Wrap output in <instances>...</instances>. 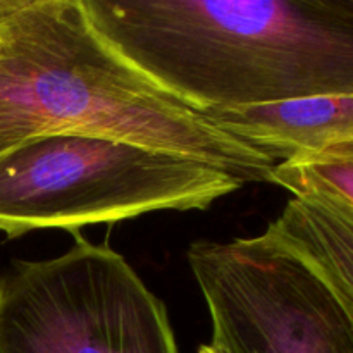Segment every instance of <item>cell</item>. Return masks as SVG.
<instances>
[{
  "instance_id": "277c9868",
  "label": "cell",
  "mask_w": 353,
  "mask_h": 353,
  "mask_svg": "<svg viewBox=\"0 0 353 353\" xmlns=\"http://www.w3.org/2000/svg\"><path fill=\"white\" fill-rule=\"evenodd\" d=\"M0 353H178L168 310L126 259L76 234L0 274Z\"/></svg>"
},
{
  "instance_id": "7a4b0ae2",
  "label": "cell",
  "mask_w": 353,
  "mask_h": 353,
  "mask_svg": "<svg viewBox=\"0 0 353 353\" xmlns=\"http://www.w3.org/2000/svg\"><path fill=\"white\" fill-rule=\"evenodd\" d=\"M100 34L202 112L353 95V0H81Z\"/></svg>"
},
{
  "instance_id": "8992f818",
  "label": "cell",
  "mask_w": 353,
  "mask_h": 353,
  "mask_svg": "<svg viewBox=\"0 0 353 353\" xmlns=\"http://www.w3.org/2000/svg\"><path fill=\"white\" fill-rule=\"evenodd\" d=\"M203 114L278 162L353 145V95L312 97Z\"/></svg>"
},
{
  "instance_id": "52a82bcc",
  "label": "cell",
  "mask_w": 353,
  "mask_h": 353,
  "mask_svg": "<svg viewBox=\"0 0 353 353\" xmlns=\"http://www.w3.org/2000/svg\"><path fill=\"white\" fill-rule=\"evenodd\" d=\"M272 230L302 254L353 314V210L321 196H293Z\"/></svg>"
},
{
  "instance_id": "6da1fadb",
  "label": "cell",
  "mask_w": 353,
  "mask_h": 353,
  "mask_svg": "<svg viewBox=\"0 0 353 353\" xmlns=\"http://www.w3.org/2000/svg\"><path fill=\"white\" fill-rule=\"evenodd\" d=\"M62 133L186 155L241 185L271 183L279 164L124 57L81 0H0V154Z\"/></svg>"
},
{
  "instance_id": "3957f363",
  "label": "cell",
  "mask_w": 353,
  "mask_h": 353,
  "mask_svg": "<svg viewBox=\"0 0 353 353\" xmlns=\"http://www.w3.org/2000/svg\"><path fill=\"white\" fill-rule=\"evenodd\" d=\"M207 162L99 134H45L0 154V233H78L157 210H203L241 188Z\"/></svg>"
},
{
  "instance_id": "ba28073f",
  "label": "cell",
  "mask_w": 353,
  "mask_h": 353,
  "mask_svg": "<svg viewBox=\"0 0 353 353\" xmlns=\"http://www.w3.org/2000/svg\"><path fill=\"white\" fill-rule=\"evenodd\" d=\"M271 183L293 196H321L353 210V145L279 162Z\"/></svg>"
},
{
  "instance_id": "5b68a950",
  "label": "cell",
  "mask_w": 353,
  "mask_h": 353,
  "mask_svg": "<svg viewBox=\"0 0 353 353\" xmlns=\"http://www.w3.org/2000/svg\"><path fill=\"white\" fill-rule=\"evenodd\" d=\"M188 262L216 353H353V314L271 224L254 238L195 241Z\"/></svg>"
},
{
  "instance_id": "9c48e42d",
  "label": "cell",
  "mask_w": 353,
  "mask_h": 353,
  "mask_svg": "<svg viewBox=\"0 0 353 353\" xmlns=\"http://www.w3.org/2000/svg\"><path fill=\"white\" fill-rule=\"evenodd\" d=\"M199 353H216V352H214V348H210L209 345H203V347H200Z\"/></svg>"
}]
</instances>
